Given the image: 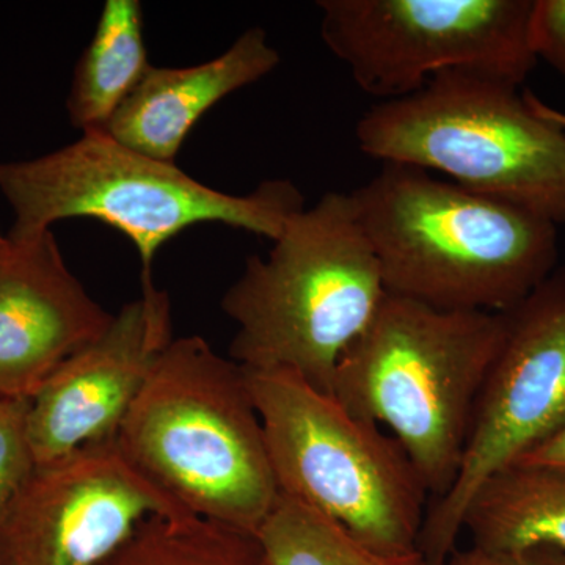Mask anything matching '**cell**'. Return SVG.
Masks as SVG:
<instances>
[{"mask_svg":"<svg viewBox=\"0 0 565 565\" xmlns=\"http://www.w3.org/2000/svg\"><path fill=\"white\" fill-rule=\"evenodd\" d=\"M351 200L394 296L501 315L556 270L555 223L426 170L384 163Z\"/></svg>","mask_w":565,"mask_h":565,"instance_id":"1","label":"cell"},{"mask_svg":"<svg viewBox=\"0 0 565 565\" xmlns=\"http://www.w3.org/2000/svg\"><path fill=\"white\" fill-rule=\"evenodd\" d=\"M115 444L189 514L258 534L280 497L247 373L199 334L163 349Z\"/></svg>","mask_w":565,"mask_h":565,"instance_id":"2","label":"cell"},{"mask_svg":"<svg viewBox=\"0 0 565 565\" xmlns=\"http://www.w3.org/2000/svg\"><path fill=\"white\" fill-rule=\"evenodd\" d=\"M386 296L351 193L329 192L286 223L266 258L248 256L223 294L236 323L230 359L286 371L332 394L334 370Z\"/></svg>","mask_w":565,"mask_h":565,"instance_id":"3","label":"cell"},{"mask_svg":"<svg viewBox=\"0 0 565 565\" xmlns=\"http://www.w3.org/2000/svg\"><path fill=\"white\" fill-rule=\"evenodd\" d=\"M504 316L438 310L386 292L343 353L332 394L403 446L430 501L455 484Z\"/></svg>","mask_w":565,"mask_h":565,"instance_id":"4","label":"cell"},{"mask_svg":"<svg viewBox=\"0 0 565 565\" xmlns=\"http://www.w3.org/2000/svg\"><path fill=\"white\" fill-rule=\"evenodd\" d=\"M0 193L14 214L11 243L31 241L61 221L93 218L131 239L141 278H152L156 253L189 226L222 223L274 243L305 207L291 181H263L250 193L232 195L103 131L84 132L40 158L0 162Z\"/></svg>","mask_w":565,"mask_h":565,"instance_id":"5","label":"cell"},{"mask_svg":"<svg viewBox=\"0 0 565 565\" xmlns=\"http://www.w3.org/2000/svg\"><path fill=\"white\" fill-rule=\"evenodd\" d=\"M355 137L379 161L435 170L467 191L565 223V131L534 114L511 82L445 71L412 95L374 104Z\"/></svg>","mask_w":565,"mask_h":565,"instance_id":"6","label":"cell"},{"mask_svg":"<svg viewBox=\"0 0 565 565\" xmlns=\"http://www.w3.org/2000/svg\"><path fill=\"white\" fill-rule=\"evenodd\" d=\"M281 494L379 552L418 550L430 494L403 446L286 371H248Z\"/></svg>","mask_w":565,"mask_h":565,"instance_id":"7","label":"cell"},{"mask_svg":"<svg viewBox=\"0 0 565 565\" xmlns=\"http://www.w3.org/2000/svg\"><path fill=\"white\" fill-rule=\"evenodd\" d=\"M318 9L326 46L381 102L455 70L520 87L539 61L534 0H321Z\"/></svg>","mask_w":565,"mask_h":565,"instance_id":"8","label":"cell"},{"mask_svg":"<svg viewBox=\"0 0 565 565\" xmlns=\"http://www.w3.org/2000/svg\"><path fill=\"white\" fill-rule=\"evenodd\" d=\"M503 316V340L476 403L459 473L424 519L418 550L429 565L456 552L479 487L565 424V267Z\"/></svg>","mask_w":565,"mask_h":565,"instance_id":"9","label":"cell"},{"mask_svg":"<svg viewBox=\"0 0 565 565\" xmlns=\"http://www.w3.org/2000/svg\"><path fill=\"white\" fill-rule=\"evenodd\" d=\"M188 512L115 440L36 463L0 515V565H98L151 515Z\"/></svg>","mask_w":565,"mask_h":565,"instance_id":"10","label":"cell"},{"mask_svg":"<svg viewBox=\"0 0 565 565\" xmlns=\"http://www.w3.org/2000/svg\"><path fill=\"white\" fill-rule=\"evenodd\" d=\"M167 292L141 278V296L109 329L71 355L33 394L28 429L36 463L115 440L156 360L172 343Z\"/></svg>","mask_w":565,"mask_h":565,"instance_id":"11","label":"cell"},{"mask_svg":"<svg viewBox=\"0 0 565 565\" xmlns=\"http://www.w3.org/2000/svg\"><path fill=\"white\" fill-rule=\"evenodd\" d=\"M52 230L0 253V397L32 399L63 362L109 329Z\"/></svg>","mask_w":565,"mask_h":565,"instance_id":"12","label":"cell"},{"mask_svg":"<svg viewBox=\"0 0 565 565\" xmlns=\"http://www.w3.org/2000/svg\"><path fill=\"white\" fill-rule=\"evenodd\" d=\"M278 63L280 54L266 31L252 28L210 62L185 68L150 66L103 132L141 154L174 162L207 110L273 73Z\"/></svg>","mask_w":565,"mask_h":565,"instance_id":"13","label":"cell"},{"mask_svg":"<svg viewBox=\"0 0 565 565\" xmlns=\"http://www.w3.org/2000/svg\"><path fill=\"white\" fill-rule=\"evenodd\" d=\"M470 545L497 553H565V467L515 462L479 487L465 511Z\"/></svg>","mask_w":565,"mask_h":565,"instance_id":"14","label":"cell"},{"mask_svg":"<svg viewBox=\"0 0 565 565\" xmlns=\"http://www.w3.org/2000/svg\"><path fill=\"white\" fill-rule=\"evenodd\" d=\"M150 66L139 0H107L71 82L73 126L82 134L104 131Z\"/></svg>","mask_w":565,"mask_h":565,"instance_id":"15","label":"cell"},{"mask_svg":"<svg viewBox=\"0 0 565 565\" xmlns=\"http://www.w3.org/2000/svg\"><path fill=\"white\" fill-rule=\"evenodd\" d=\"M98 565H270L258 535L204 516L151 515Z\"/></svg>","mask_w":565,"mask_h":565,"instance_id":"16","label":"cell"},{"mask_svg":"<svg viewBox=\"0 0 565 565\" xmlns=\"http://www.w3.org/2000/svg\"><path fill=\"white\" fill-rule=\"evenodd\" d=\"M256 535L270 565H429L419 550L379 552L333 520L281 493Z\"/></svg>","mask_w":565,"mask_h":565,"instance_id":"17","label":"cell"},{"mask_svg":"<svg viewBox=\"0 0 565 565\" xmlns=\"http://www.w3.org/2000/svg\"><path fill=\"white\" fill-rule=\"evenodd\" d=\"M31 399L0 397V515L36 467L28 418Z\"/></svg>","mask_w":565,"mask_h":565,"instance_id":"18","label":"cell"},{"mask_svg":"<svg viewBox=\"0 0 565 565\" xmlns=\"http://www.w3.org/2000/svg\"><path fill=\"white\" fill-rule=\"evenodd\" d=\"M531 41L537 58L565 77V0H534Z\"/></svg>","mask_w":565,"mask_h":565,"instance_id":"19","label":"cell"},{"mask_svg":"<svg viewBox=\"0 0 565 565\" xmlns=\"http://www.w3.org/2000/svg\"><path fill=\"white\" fill-rule=\"evenodd\" d=\"M441 565H565V553L533 550L526 553H497L479 546L459 548Z\"/></svg>","mask_w":565,"mask_h":565,"instance_id":"20","label":"cell"},{"mask_svg":"<svg viewBox=\"0 0 565 565\" xmlns=\"http://www.w3.org/2000/svg\"><path fill=\"white\" fill-rule=\"evenodd\" d=\"M516 462L565 467V424L563 427H559L555 434L550 435L542 444L534 446L531 451H527L526 455L523 456L522 459L516 460Z\"/></svg>","mask_w":565,"mask_h":565,"instance_id":"21","label":"cell"},{"mask_svg":"<svg viewBox=\"0 0 565 565\" xmlns=\"http://www.w3.org/2000/svg\"><path fill=\"white\" fill-rule=\"evenodd\" d=\"M523 95H525L527 106L531 107L534 114L545 118V120L555 122L556 126H559V128L565 131V111L548 106V104L542 102V99L531 90L523 92Z\"/></svg>","mask_w":565,"mask_h":565,"instance_id":"22","label":"cell"},{"mask_svg":"<svg viewBox=\"0 0 565 565\" xmlns=\"http://www.w3.org/2000/svg\"><path fill=\"white\" fill-rule=\"evenodd\" d=\"M7 245V234H3V236H0V253L3 252V248H6Z\"/></svg>","mask_w":565,"mask_h":565,"instance_id":"23","label":"cell"},{"mask_svg":"<svg viewBox=\"0 0 565 565\" xmlns=\"http://www.w3.org/2000/svg\"><path fill=\"white\" fill-rule=\"evenodd\" d=\"M0 236H3V234H2V233H0Z\"/></svg>","mask_w":565,"mask_h":565,"instance_id":"24","label":"cell"}]
</instances>
